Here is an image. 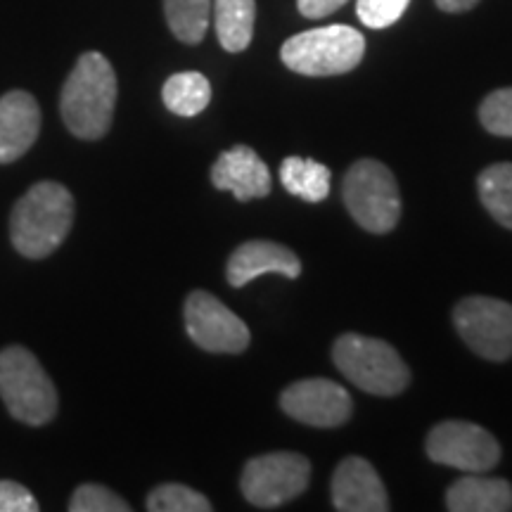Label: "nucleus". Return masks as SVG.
Masks as SVG:
<instances>
[{
    "mask_svg": "<svg viewBox=\"0 0 512 512\" xmlns=\"http://www.w3.org/2000/svg\"><path fill=\"white\" fill-rule=\"evenodd\" d=\"M228 283L233 287H245L247 283L266 273H278L285 278H299L302 261L299 256L278 242L249 240L230 254L228 259Z\"/></svg>",
    "mask_w": 512,
    "mask_h": 512,
    "instance_id": "obj_15",
    "label": "nucleus"
},
{
    "mask_svg": "<svg viewBox=\"0 0 512 512\" xmlns=\"http://www.w3.org/2000/svg\"><path fill=\"white\" fill-rule=\"evenodd\" d=\"M332 361L349 382L375 396H396L411 382L399 351L375 337L347 332L332 347Z\"/></svg>",
    "mask_w": 512,
    "mask_h": 512,
    "instance_id": "obj_3",
    "label": "nucleus"
},
{
    "mask_svg": "<svg viewBox=\"0 0 512 512\" xmlns=\"http://www.w3.org/2000/svg\"><path fill=\"white\" fill-rule=\"evenodd\" d=\"M162 100L166 110L178 117H197L207 110L211 100V83L200 72H181L166 79L162 88Z\"/></svg>",
    "mask_w": 512,
    "mask_h": 512,
    "instance_id": "obj_19",
    "label": "nucleus"
},
{
    "mask_svg": "<svg viewBox=\"0 0 512 512\" xmlns=\"http://www.w3.org/2000/svg\"><path fill=\"white\" fill-rule=\"evenodd\" d=\"M366 55V38L354 27L309 29L287 38L280 50L285 67L304 76H339L361 64Z\"/></svg>",
    "mask_w": 512,
    "mask_h": 512,
    "instance_id": "obj_5",
    "label": "nucleus"
},
{
    "mask_svg": "<svg viewBox=\"0 0 512 512\" xmlns=\"http://www.w3.org/2000/svg\"><path fill=\"white\" fill-rule=\"evenodd\" d=\"M479 200L494 219L512 230V162L486 166L477 178Z\"/></svg>",
    "mask_w": 512,
    "mask_h": 512,
    "instance_id": "obj_20",
    "label": "nucleus"
},
{
    "mask_svg": "<svg viewBox=\"0 0 512 512\" xmlns=\"http://www.w3.org/2000/svg\"><path fill=\"white\" fill-rule=\"evenodd\" d=\"M453 323L463 342L486 361L512 358V304L494 297H467L453 309Z\"/></svg>",
    "mask_w": 512,
    "mask_h": 512,
    "instance_id": "obj_8",
    "label": "nucleus"
},
{
    "mask_svg": "<svg viewBox=\"0 0 512 512\" xmlns=\"http://www.w3.org/2000/svg\"><path fill=\"white\" fill-rule=\"evenodd\" d=\"M214 188L233 192L240 202L259 200L271 192V171L252 147L238 145L226 150L211 166Z\"/></svg>",
    "mask_w": 512,
    "mask_h": 512,
    "instance_id": "obj_13",
    "label": "nucleus"
},
{
    "mask_svg": "<svg viewBox=\"0 0 512 512\" xmlns=\"http://www.w3.org/2000/svg\"><path fill=\"white\" fill-rule=\"evenodd\" d=\"M41 505L27 486L0 479V512H36Z\"/></svg>",
    "mask_w": 512,
    "mask_h": 512,
    "instance_id": "obj_26",
    "label": "nucleus"
},
{
    "mask_svg": "<svg viewBox=\"0 0 512 512\" xmlns=\"http://www.w3.org/2000/svg\"><path fill=\"white\" fill-rule=\"evenodd\" d=\"M74 223V197L62 183L41 181L19 197L10 214V240L27 259H46Z\"/></svg>",
    "mask_w": 512,
    "mask_h": 512,
    "instance_id": "obj_2",
    "label": "nucleus"
},
{
    "mask_svg": "<svg viewBox=\"0 0 512 512\" xmlns=\"http://www.w3.org/2000/svg\"><path fill=\"white\" fill-rule=\"evenodd\" d=\"M427 456L434 463L463 472H489L501 460V446L484 427L465 420H448L427 437Z\"/></svg>",
    "mask_w": 512,
    "mask_h": 512,
    "instance_id": "obj_9",
    "label": "nucleus"
},
{
    "mask_svg": "<svg viewBox=\"0 0 512 512\" xmlns=\"http://www.w3.org/2000/svg\"><path fill=\"white\" fill-rule=\"evenodd\" d=\"M446 508L451 512H508L512 510V484L482 477V472H467V477L448 486Z\"/></svg>",
    "mask_w": 512,
    "mask_h": 512,
    "instance_id": "obj_16",
    "label": "nucleus"
},
{
    "mask_svg": "<svg viewBox=\"0 0 512 512\" xmlns=\"http://www.w3.org/2000/svg\"><path fill=\"white\" fill-rule=\"evenodd\" d=\"M117 105V74L105 55L86 53L67 76L60 95V112L69 133L81 140H98L110 131Z\"/></svg>",
    "mask_w": 512,
    "mask_h": 512,
    "instance_id": "obj_1",
    "label": "nucleus"
},
{
    "mask_svg": "<svg viewBox=\"0 0 512 512\" xmlns=\"http://www.w3.org/2000/svg\"><path fill=\"white\" fill-rule=\"evenodd\" d=\"M150 512H209L211 503L200 491L183 484H162L147 496Z\"/></svg>",
    "mask_w": 512,
    "mask_h": 512,
    "instance_id": "obj_22",
    "label": "nucleus"
},
{
    "mask_svg": "<svg viewBox=\"0 0 512 512\" xmlns=\"http://www.w3.org/2000/svg\"><path fill=\"white\" fill-rule=\"evenodd\" d=\"M185 330L192 342L211 354H242L249 344L245 320L235 316L214 294L195 290L185 299Z\"/></svg>",
    "mask_w": 512,
    "mask_h": 512,
    "instance_id": "obj_10",
    "label": "nucleus"
},
{
    "mask_svg": "<svg viewBox=\"0 0 512 512\" xmlns=\"http://www.w3.org/2000/svg\"><path fill=\"white\" fill-rule=\"evenodd\" d=\"M311 463L299 453H268L252 458L240 477V489L256 508H280L309 486Z\"/></svg>",
    "mask_w": 512,
    "mask_h": 512,
    "instance_id": "obj_7",
    "label": "nucleus"
},
{
    "mask_svg": "<svg viewBox=\"0 0 512 512\" xmlns=\"http://www.w3.org/2000/svg\"><path fill=\"white\" fill-rule=\"evenodd\" d=\"M69 510L72 512H128V505L124 498L114 494L102 484H83L72 494L69 501Z\"/></svg>",
    "mask_w": 512,
    "mask_h": 512,
    "instance_id": "obj_24",
    "label": "nucleus"
},
{
    "mask_svg": "<svg viewBox=\"0 0 512 512\" xmlns=\"http://www.w3.org/2000/svg\"><path fill=\"white\" fill-rule=\"evenodd\" d=\"M0 399L24 425L41 427L55 418L57 389L38 358L24 347L0 351Z\"/></svg>",
    "mask_w": 512,
    "mask_h": 512,
    "instance_id": "obj_4",
    "label": "nucleus"
},
{
    "mask_svg": "<svg viewBox=\"0 0 512 512\" xmlns=\"http://www.w3.org/2000/svg\"><path fill=\"white\" fill-rule=\"evenodd\" d=\"M411 0H358L356 15L368 29H387L399 22Z\"/></svg>",
    "mask_w": 512,
    "mask_h": 512,
    "instance_id": "obj_25",
    "label": "nucleus"
},
{
    "mask_svg": "<svg viewBox=\"0 0 512 512\" xmlns=\"http://www.w3.org/2000/svg\"><path fill=\"white\" fill-rule=\"evenodd\" d=\"M280 406L292 420L311 427H339L351 418V396L342 384L313 377L294 382L280 396Z\"/></svg>",
    "mask_w": 512,
    "mask_h": 512,
    "instance_id": "obj_11",
    "label": "nucleus"
},
{
    "mask_svg": "<svg viewBox=\"0 0 512 512\" xmlns=\"http://www.w3.org/2000/svg\"><path fill=\"white\" fill-rule=\"evenodd\" d=\"M342 195L349 214L368 233H389L399 223V185L392 171L377 159H358L351 166L344 176Z\"/></svg>",
    "mask_w": 512,
    "mask_h": 512,
    "instance_id": "obj_6",
    "label": "nucleus"
},
{
    "mask_svg": "<svg viewBox=\"0 0 512 512\" xmlns=\"http://www.w3.org/2000/svg\"><path fill=\"white\" fill-rule=\"evenodd\" d=\"M254 19V0H214L216 36L228 53H242L252 43Z\"/></svg>",
    "mask_w": 512,
    "mask_h": 512,
    "instance_id": "obj_17",
    "label": "nucleus"
},
{
    "mask_svg": "<svg viewBox=\"0 0 512 512\" xmlns=\"http://www.w3.org/2000/svg\"><path fill=\"white\" fill-rule=\"evenodd\" d=\"M330 169L304 157H287L280 164V181L290 195L306 202H320L330 195Z\"/></svg>",
    "mask_w": 512,
    "mask_h": 512,
    "instance_id": "obj_18",
    "label": "nucleus"
},
{
    "mask_svg": "<svg viewBox=\"0 0 512 512\" xmlns=\"http://www.w3.org/2000/svg\"><path fill=\"white\" fill-rule=\"evenodd\" d=\"M164 15L171 34L181 43H200L207 36L211 0H164Z\"/></svg>",
    "mask_w": 512,
    "mask_h": 512,
    "instance_id": "obj_21",
    "label": "nucleus"
},
{
    "mask_svg": "<svg viewBox=\"0 0 512 512\" xmlns=\"http://www.w3.org/2000/svg\"><path fill=\"white\" fill-rule=\"evenodd\" d=\"M332 503L339 512H387L389 498L375 467L363 458H347L332 475Z\"/></svg>",
    "mask_w": 512,
    "mask_h": 512,
    "instance_id": "obj_12",
    "label": "nucleus"
},
{
    "mask_svg": "<svg viewBox=\"0 0 512 512\" xmlns=\"http://www.w3.org/2000/svg\"><path fill=\"white\" fill-rule=\"evenodd\" d=\"M437 3L439 10L444 12H451V15H458V12H467L472 10L479 0H434Z\"/></svg>",
    "mask_w": 512,
    "mask_h": 512,
    "instance_id": "obj_28",
    "label": "nucleus"
},
{
    "mask_svg": "<svg viewBox=\"0 0 512 512\" xmlns=\"http://www.w3.org/2000/svg\"><path fill=\"white\" fill-rule=\"evenodd\" d=\"M344 3H349V0H297V8L304 17L323 19L337 12Z\"/></svg>",
    "mask_w": 512,
    "mask_h": 512,
    "instance_id": "obj_27",
    "label": "nucleus"
},
{
    "mask_svg": "<svg viewBox=\"0 0 512 512\" xmlns=\"http://www.w3.org/2000/svg\"><path fill=\"white\" fill-rule=\"evenodd\" d=\"M41 133V110L27 91H10L0 98V164L17 162L31 150Z\"/></svg>",
    "mask_w": 512,
    "mask_h": 512,
    "instance_id": "obj_14",
    "label": "nucleus"
},
{
    "mask_svg": "<svg viewBox=\"0 0 512 512\" xmlns=\"http://www.w3.org/2000/svg\"><path fill=\"white\" fill-rule=\"evenodd\" d=\"M479 121L491 136L512 138V88H498L479 105Z\"/></svg>",
    "mask_w": 512,
    "mask_h": 512,
    "instance_id": "obj_23",
    "label": "nucleus"
}]
</instances>
